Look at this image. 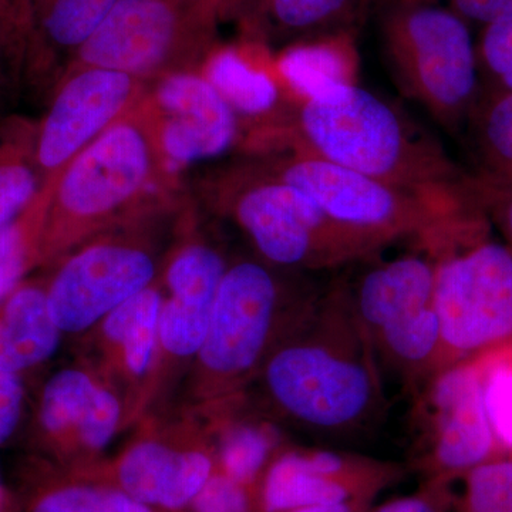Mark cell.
I'll return each mask as SVG.
<instances>
[{"label": "cell", "mask_w": 512, "mask_h": 512, "mask_svg": "<svg viewBox=\"0 0 512 512\" xmlns=\"http://www.w3.org/2000/svg\"><path fill=\"white\" fill-rule=\"evenodd\" d=\"M234 214L259 254L281 268L333 271L379 252L276 175L239 188Z\"/></svg>", "instance_id": "52a82bcc"}, {"label": "cell", "mask_w": 512, "mask_h": 512, "mask_svg": "<svg viewBox=\"0 0 512 512\" xmlns=\"http://www.w3.org/2000/svg\"><path fill=\"white\" fill-rule=\"evenodd\" d=\"M366 262L340 282L383 373L416 394L441 369L436 255L421 245L417 252Z\"/></svg>", "instance_id": "277c9868"}, {"label": "cell", "mask_w": 512, "mask_h": 512, "mask_svg": "<svg viewBox=\"0 0 512 512\" xmlns=\"http://www.w3.org/2000/svg\"><path fill=\"white\" fill-rule=\"evenodd\" d=\"M60 329L47 295L35 285H19L0 302V367L19 375L55 353Z\"/></svg>", "instance_id": "ac0fdd59"}, {"label": "cell", "mask_w": 512, "mask_h": 512, "mask_svg": "<svg viewBox=\"0 0 512 512\" xmlns=\"http://www.w3.org/2000/svg\"><path fill=\"white\" fill-rule=\"evenodd\" d=\"M227 266L215 249L194 245L184 249L168 269L173 299L161 308V343L170 353L200 352L210 326L212 308Z\"/></svg>", "instance_id": "2e32d148"}, {"label": "cell", "mask_w": 512, "mask_h": 512, "mask_svg": "<svg viewBox=\"0 0 512 512\" xmlns=\"http://www.w3.org/2000/svg\"><path fill=\"white\" fill-rule=\"evenodd\" d=\"M204 77L238 117L261 119L278 107L281 89L274 74L256 66L234 47L215 52L208 60Z\"/></svg>", "instance_id": "44dd1931"}, {"label": "cell", "mask_w": 512, "mask_h": 512, "mask_svg": "<svg viewBox=\"0 0 512 512\" xmlns=\"http://www.w3.org/2000/svg\"><path fill=\"white\" fill-rule=\"evenodd\" d=\"M376 501H352V503H340L330 505H318V507L301 508L291 512H366Z\"/></svg>", "instance_id": "f35d334b"}, {"label": "cell", "mask_w": 512, "mask_h": 512, "mask_svg": "<svg viewBox=\"0 0 512 512\" xmlns=\"http://www.w3.org/2000/svg\"><path fill=\"white\" fill-rule=\"evenodd\" d=\"M256 494L252 488L215 470L190 507L192 512H258Z\"/></svg>", "instance_id": "4dcf8cb0"}, {"label": "cell", "mask_w": 512, "mask_h": 512, "mask_svg": "<svg viewBox=\"0 0 512 512\" xmlns=\"http://www.w3.org/2000/svg\"><path fill=\"white\" fill-rule=\"evenodd\" d=\"M36 128L12 123L0 130V228L35 201L45 180L36 163Z\"/></svg>", "instance_id": "603a6c76"}, {"label": "cell", "mask_w": 512, "mask_h": 512, "mask_svg": "<svg viewBox=\"0 0 512 512\" xmlns=\"http://www.w3.org/2000/svg\"><path fill=\"white\" fill-rule=\"evenodd\" d=\"M8 511V495H6L5 488L0 484V512Z\"/></svg>", "instance_id": "b9f144b4"}, {"label": "cell", "mask_w": 512, "mask_h": 512, "mask_svg": "<svg viewBox=\"0 0 512 512\" xmlns=\"http://www.w3.org/2000/svg\"><path fill=\"white\" fill-rule=\"evenodd\" d=\"M466 126L478 167L490 180H512V92L481 90Z\"/></svg>", "instance_id": "cb8c5ba5"}, {"label": "cell", "mask_w": 512, "mask_h": 512, "mask_svg": "<svg viewBox=\"0 0 512 512\" xmlns=\"http://www.w3.org/2000/svg\"><path fill=\"white\" fill-rule=\"evenodd\" d=\"M433 254L441 369L512 348L511 249L487 234Z\"/></svg>", "instance_id": "8992f818"}, {"label": "cell", "mask_w": 512, "mask_h": 512, "mask_svg": "<svg viewBox=\"0 0 512 512\" xmlns=\"http://www.w3.org/2000/svg\"><path fill=\"white\" fill-rule=\"evenodd\" d=\"M99 387L77 370H63L46 384L40 402L39 419L42 429L53 439L73 427H79Z\"/></svg>", "instance_id": "83f0119b"}, {"label": "cell", "mask_w": 512, "mask_h": 512, "mask_svg": "<svg viewBox=\"0 0 512 512\" xmlns=\"http://www.w3.org/2000/svg\"><path fill=\"white\" fill-rule=\"evenodd\" d=\"M154 148L147 127L120 119L45 181L43 251L76 220H96L134 200L150 183Z\"/></svg>", "instance_id": "ba28073f"}, {"label": "cell", "mask_w": 512, "mask_h": 512, "mask_svg": "<svg viewBox=\"0 0 512 512\" xmlns=\"http://www.w3.org/2000/svg\"><path fill=\"white\" fill-rule=\"evenodd\" d=\"M42 188L26 211L0 228V302L18 288L42 247L46 211V188Z\"/></svg>", "instance_id": "4316f807"}, {"label": "cell", "mask_w": 512, "mask_h": 512, "mask_svg": "<svg viewBox=\"0 0 512 512\" xmlns=\"http://www.w3.org/2000/svg\"><path fill=\"white\" fill-rule=\"evenodd\" d=\"M284 299L281 282L268 266L252 261L229 266L200 350L205 367L224 380L254 370L274 339Z\"/></svg>", "instance_id": "8fae6325"}, {"label": "cell", "mask_w": 512, "mask_h": 512, "mask_svg": "<svg viewBox=\"0 0 512 512\" xmlns=\"http://www.w3.org/2000/svg\"><path fill=\"white\" fill-rule=\"evenodd\" d=\"M481 90H495V92H512V70L507 76L501 80L497 86L493 87V89H481Z\"/></svg>", "instance_id": "60d3db41"}, {"label": "cell", "mask_w": 512, "mask_h": 512, "mask_svg": "<svg viewBox=\"0 0 512 512\" xmlns=\"http://www.w3.org/2000/svg\"><path fill=\"white\" fill-rule=\"evenodd\" d=\"M278 454V434L274 429L239 424L222 439L217 470L258 493L262 478Z\"/></svg>", "instance_id": "484cf974"}, {"label": "cell", "mask_w": 512, "mask_h": 512, "mask_svg": "<svg viewBox=\"0 0 512 512\" xmlns=\"http://www.w3.org/2000/svg\"><path fill=\"white\" fill-rule=\"evenodd\" d=\"M215 470L217 466L204 451L143 443L117 463L111 485L148 507L181 511L190 507Z\"/></svg>", "instance_id": "e0dca14e"}, {"label": "cell", "mask_w": 512, "mask_h": 512, "mask_svg": "<svg viewBox=\"0 0 512 512\" xmlns=\"http://www.w3.org/2000/svg\"><path fill=\"white\" fill-rule=\"evenodd\" d=\"M444 2L447 3V8L456 12L467 23H480L481 26L512 16V0H444Z\"/></svg>", "instance_id": "74e56055"}, {"label": "cell", "mask_w": 512, "mask_h": 512, "mask_svg": "<svg viewBox=\"0 0 512 512\" xmlns=\"http://www.w3.org/2000/svg\"><path fill=\"white\" fill-rule=\"evenodd\" d=\"M488 410L503 456H512V365L485 373Z\"/></svg>", "instance_id": "1f68e13d"}, {"label": "cell", "mask_w": 512, "mask_h": 512, "mask_svg": "<svg viewBox=\"0 0 512 512\" xmlns=\"http://www.w3.org/2000/svg\"><path fill=\"white\" fill-rule=\"evenodd\" d=\"M29 512H154L109 484H67L37 495Z\"/></svg>", "instance_id": "f1b7e54d"}, {"label": "cell", "mask_w": 512, "mask_h": 512, "mask_svg": "<svg viewBox=\"0 0 512 512\" xmlns=\"http://www.w3.org/2000/svg\"><path fill=\"white\" fill-rule=\"evenodd\" d=\"M380 35L402 92L448 130L466 126L481 94L476 42L466 20L436 0H392Z\"/></svg>", "instance_id": "5b68a950"}, {"label": "cell", "mask_w": 512, "mask_h": 512, "mask_svg": "<svg viewBox=\"0 0 512 512\" xmlns=\"http://www.w3.org/2000/svg\"><path fill=\"white\" fill-rule=\"evenodd\" d=\"M154 276L150 256L138 249L100 245L73 256L47 289L57 328L77 332L143 291Z\"/></svg>", "instance_id": "4fadbf2b"}, {"label": "cell", "mask_w": 512, "mask_h": 512, "mask_svg": "<svg viewBox=\"0 0 512 512\" xmlns=\"http://www.w3.org/2000/svg\"><path fill=\"white\" fill-rule=\"evenodd\" d=\"M264 382L278 409L320 439L363 436L383 419V369L340 278L268 357Z\"/></svg>", "instance_id": "6da1fadb"}, {"label": "cell", "mask_w": 512, "mask_h": 512, "mask_svg": "<svg viewBox=\"0 0 512 512\" xmlns=\"http://www.w3.org/2000/svg\"><path fill=\"white\" fill-rule=\"evenodd\" d=\"M407 468L335 448H293L272 461L258 488V512H291L352 501H376Z\"/></svg>", "instance_id": "30bf717a"}, {"label": "cell", "mask_w": 512, "mask_h": 512, "mask_svg": "<svg viewBox=\"0 0 512 512\" xmlns=\"http://www.w3.org/2000/svg\"><path fill=\"white\" fill-rule=\"evenodd\" d=\"M454 484L436 478H421L419 487L410 494L373 504L366 512H451Z\"/></svg>", "instance_id": "d6a6232c"}, {"label": "cell", "mask_w": 512, "mask_h": 512, "mask_svg": "<svg viewBox=\"0 0 512 512\" xmlns=\"http://www.w3.org/2000/svg\"><path fill=\"white\" fill-rule=\"evenodd\" d=\"M136 97V77L84 67L63 83L40 126L36 127V163L43 180L123 119Z\"/></svg>", "instance_id": "7c38bea8"}, {"label": "cell", "mask_w": 512, "mask_h": 512, "mask_svg": "<svg viewBox=\"0 0 512 512\" xmlns=\"http://www.w3.org/2000/svg\"><path fill=\"white\" fill-rule=\"evenodd\" d=\"M460 481L451 512H512V456L495 457Z\"/></svg>", "instance_id": "f546056e"}, {"label": "cell", "mask_w": 512, "mask_h": 512, "mask_svg": "<svg viewBox=\"0 0 512 512\" xmlns=\"http://www.w3.org/2000/svg\"><path fill=\"white\" fill-rule=\"evenodd\" d=\"M357 53L348 30L302 40L284 50L276 72L299 101L335 84L356 83Z\"/></svg>", "instance_id": "d6986e66"}, {"label": "cell", "mask_w": 512, "mask_h": 512, "mask_svg": "<svg viewBox=\"0 0 512 512\" xmlns=\"http://www.w3.org/2000/svg\"><path fill=\"white\" fill-rule=\"evenodd\" d=\"M156 101L167 116L160 146L171 167L220 157L237 143L239 117L204 76L170 74L157 87Z\"/></svg>", "instance_id": "9a60e30c"}, {"label": "cell", "mask_w": 512, "mask_h": 512, "mask_svg": "<svg viewBox=\"0 0 512 512\" xmlns=\"http://www.w3.org/2000/svg\"><path fill=\"white\" fill-rule=\"evenodd\" d=\"M161 298L153 289H143L107 315L104 332L123 345L131 372H146L160 322Z\"/></svg>", "instance_id": "d4e9b609"}, {"label": "cell", "mask_w": 512, "mask_h": 512, "mask_svg": "<svg viewBox=\"0 0 512 512\" xmlns=\"http://www.w3.org/2000/svg\"><path fill=\"white\" fill-rule=\"evenodd\" d=\"M414 399L421 436L413 466L421 478L456 484L474 468L503 456L478 360L439 370Z\"/></svg>", "instance_id": "9c48e42d"}, {"label": "cell", "mask_w": 512, "mask_h": 512, "mask_svg": "<svg viewBox=\"0 0 512 512\" xmlns=\"http://www.w3.org/2000/svg\"><path fill=\"white\" fill-rule=\"evenodd\" d=\"M28 32V0H0V55L25 56Z\"/></svg>", "instance_id": "d590c367"}, {"label": "cell", "mask_w": 512, "mask_h": 512, "mask_svg": "<svg viewBox=\"0 0 512 512\" xmlns=\"http://www.w3.org/2000/svg\"><path fill=\"white\" fill-rule=\"evenodd\" d=\"M23 387L19 375L0 367V444L9 439L22 413Z\"/></svg>", "instance_id": "8d00e7d4"}, {"label": "cell", "mask_w": 512, "mask_h": 512, "mask_svg": "<svg viewBox=\"0 0 512 512\" xmlns=\"http://www.w3.org/2000/svg\"><path fill=\"white\" fill-rule=\"evenodd\" d=\"M272 170L308 195L330 220L379 251L403 238L429 244L487 218L474 191L427 197L302 151L293 150Z\"/></svg>", "instance_id": "3957f363"}, {"label": "cell", "mask_w": 512, "mask_h": 512, "mask_svg": "<svg viewBox=\"0 0 512 512\" xmlns=\"http://www.w3.org/2000/svg\"><path fill=\"white\" fill-rule=\"evenodd\" d=\"M120 406L107 390L97 389L92 406L79 424L80 439L87 447L100 450L106 446L119 423Z\"/></svg>", "instance_id": "e575fe53"}, {"label": "cell", "mask_w": 512, "mask_h": 512, "mask_svg": "<svg viewBox=\"0 0 512 512\" xmlns=\"http://www.w3.org/2000/svg\"><path fill=\"white\" fill-rule=\"evenodd\" d=\"M473 174V188L490 225L503 235L512 251V180L497 181Z\"/></svg>", "instance_id": "836d02e7"}, {"label": "cell", "mask_w": 512, "mask_h": 512, "mask_svg": "<svg viewBox=\"0 0 512 512\" xmlns=\"http://www.w3.org/2000/svg\"><path fill=\"white\" fill-rule=\"evenodd\" d=\"M119 0H28L25 56L42 62L46 52L80 49Z\"/></svg>", "instance_id": "ffe728a7"}, {"label": "cell", "mask_w": 512, "mask_h": 512, "mask_svg": "<svg viewBox=\"0 0 512 512\" xmlns=\"http://www.w3.org/2000/svg\"><path fill=\"white\" fill-rule=\"evenodd\" d=\"M184 18L178 0H119L80 47V62L133 77L154 72L180 45Z\"/></svg>", "instance_id": "5bb4252c"}, {"label": "cell", "mask_w": 512, "mask_h": 512, "mask_svg": "<svg viewBox=\"0 0 512 512\" xmlns=\"http://www.w3.org/2000/svg\"><path fill=\"white\" fill-rule=\"evenodd\" d=\"M284 134L293 150L427 197L471 191V173L406 114L377 94L343 83L299 101Z\"/></svg>", "instance_id": "7a4b0ae2"}, {"label": "cell", "mask_w": 512, "mask_h": 512, "mask_svg": "<svg viewBox=\"0 0 512 512\" xmlns=\"http://www.w3.org/2000/svg\"><path fill=\"white\" fill-rule=\"evenodd\" d=\"M249 0H222L221 3V12L224 15L227 13H234V15H239L242 12V9L247 6Z\"/></svg>", "instance_id": "ab89813d"}, {"label": "cell", "mask_w": 512, "mask_h": 512, "mask_svg": "<svg viewBox=\"0 0 512 512\" xmlns=\"http://www.w3.org/2000/svg\"><path fill=\"white\" fill-rule=\"evenodd\" d=\"M360 0H249L239 15L251 28L279 36L312 37L339 32Z\"/></svg>", "instance_id": "7402d4cb"}]
</instances>
